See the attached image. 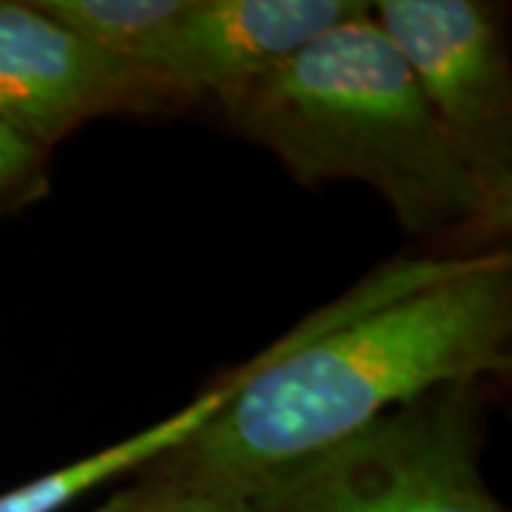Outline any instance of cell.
I'll return each instance as SVG.
<instances>
[{"label":"cell","instance_id":"obj_4","mask_svg":"<svg viewBox=\"0 0 512 512\" xmlns=\"http://www.w3.org/2000/svg\"><path fill=\"white\" fill-rule=\"evenodd\" d=\"M370 15L402 55L461 163L512 222V72L501 12L481 0H382Z\"/></svg>","mask_w":512,"mask_h":512},{"label":"cell","instance_id":"obj_8","mask_svg":"<svg viewBox=\"0 0 512 512\" xmlns=\"http://www.w3.org/2000/svg\"><path fill=\"white\" fill-rule=\"evenodd\" d=\"M49 18L94 49L146 72L151 52L185 0H35ZM148 74V72H146Z\"/></svg>","mask_w":512,"mask_h":512},{"label":"cell","instance_id":"obj_2","mask_svg":"<svg viewBox=\"0 0 512 512\" xmlns=\"http://www.w3.org/2000/svg\"><path fill=\"white\" fill-rule=\"evenodd\" d=\"M222 111L296 183L370 185L407 234L498 239L510 231L370 12L311 40Z\"/></svg>","mask_w":512,"mask_h":512},{"label":"cell","instance_id":"obj_3","mask_svg":"<svg viewBox=\"0 0 512 512\" xmlns=\"http://www.w3.org/2000/svg\"><path fill=\"white\" fill-rule=\"evenodd\" d=\"M478 382L444 384L245 493L251 512H507L478 467Z\"/></svg>","mask_w":512,"mask_h":512},{"label":"cell","instance_id":"obj_1","mask_svg":"<svg viewBox=\"0 0 512 512\" xmlns=\"http://www.w3.org/2000/svg\"><path fill=\"white\" fill-rule=\"evenodd\" d=\"M512 256L393 259L245 362L234 396L140 476L237 495L444 384L510 370Z\"/></svg>","mask_w":512,"mask_h":512},{"label":"cell","instance_id":"obj_10","mask_svg":"<svg viewBox=\"0 0 512 512\" xmlns=\"http://www.w3.org/2000/svg\"><path fill=\"white\" fill-rule=\"evenodd\" d=\"M49 188V154L0 123V217L35 205Z\"/></svg>","mask_w":512,"mask_h":512},{"label":"cell","instance_id":"obj_7","mask_svg":"<svg viewBox=\"0 0 512 512\" xmlns=\"http://www.w3.org/2000/svg\"><path fill=\"white\" fill-rule=\"evenodd\" d=\"M242 376H245V365L231 370L228 376H222L220 382L211 384L202 396H197L191 404H185L183 410H177L174 416L157 421L154 427L140 430V433L117 441V444H111L94 456L72 461L60 470H52L46 476L23 484V487L3 493L0 495V512H60L94 487H103L114 478L126 476V473L146 470L151 461H157L168 450H174L185 439H191L202 424L234 396Z\"/></svg>","mask_w":512,"mask_h":512},{"label":"cell","instance_id":"obj_9","mask_svg":"<svg viewBox=\"0 0 512 512\" xmlns=\"http://www.w3.org/2000/svg\"><path fill=\"white\" fill-rule=\"evenodd\" d=\"M97 512H251L237 495L140 476L137 487L114 493Z\"/></svg>","mask_w":512,"mask_h":512},{"label":"cell","instance_id":"obj_6","mask_svg":"<svg viewBox=\"0 0 512 512\" xmlns=\"http://www.w3.org/2000/svg\"><path fill=\"white\" fill-rule=\"evenodd\" d=\"M370 12L362 0H185L146 72L183 106H220L282 69L328 29Z\"/></svg>","mask_w":512,"mask_h":512},{"label":"cell","instance_id":"obj_5","mask_svg":"<svg viewBox=\"0 0 512 512\" xmlns=\"http://www.w3.org/2000/svg\"><path fill=\"white\" fill-rule=\"evenodd\" d=\"M183 103L151 74L106 55L37 9L0 0V123L40 151L106 114H160Z\"/></svg>","mask_w":512,"mask_h":512}]
</instances>
